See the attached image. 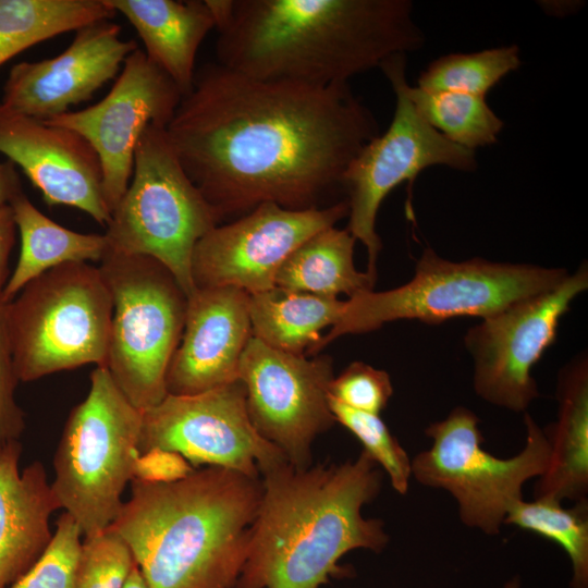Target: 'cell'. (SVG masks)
<instances>
[{
    "mask_svg": "<svg viewBox=\"0 0 588 588\" xmlns=\"http://www.w3.org/2000/svg\"><path fill=\"white\" fill-rule=\"evenodd\" d=\"M115 14L107 0H0V65L38 42Z\"/></svg>",
    "mask_w": 588,
    "mask_h": 588,
    "instance_id": "26",
    "label": "cell"
},
{
    "mask_svg": "<svg viewBox=\"0 0 588 588\" xmlns=\"http://www.w3.org/2000/svg\"><path fill=\"white\" fill-rule=\"evenodd\" d=\"M10 206L21 236L17 262L2 294L4 303L40 274L68 262L101 261L109 252L105 234L64 228L39 211L23 192Z\"/></svg>",
    "mask_w": 588,
    "mask_h": 588,
    "instance_id": "23",
    "label": "cell"
},
{
    "mask_svg": "<svg viewBox=\"0 0 588 588\" xmlns=\"http://www.w3.org/2000/svg\"><path fill=\"white\" fill-rule=\"evenodd\" d=\"M526 444L510 458L482 449L479 418L457 406L426 428L428 450L412 460V476L422 486L448 491L457 502L462 523L494 536L509 510L523 499L524 485L544 471L550 453L546 432L525 414Z\"/></svg>",
    "mask_w": 588,
    "mask_h": 588,
    "instance_id": "10",
    "label": "cell"
},
{
    "mask_svg": "<svg viewBox=\"0 0 588 588\" xmlns=\"http://www.w3.org/2000/svg\"><path fill=\"white\" fill-rule=\"evenodd\" d=\"M392 394L389 373L363 362L348 365L329 388V395L340 403L376 415L385 408Z\"/></svg>",
    "mask_w": 588,
    "mask_h": 588,
    "instance_id": "33",
    "label": "cell"
},
{
    "mask_svg": "<svg viewBox=\"0 0 588 588\" xmlns=\"http://www.w3.org/2000/svg\"><path fill=\"white\" fill-rule=\"evenodd\" d=\"M345 301L287 291L279 286L248 294L253 336L268 346L296 355L315 353L322 335L340 318Z\"/></svg>",
    "mask_w": 588,
    "mask_h": 588,
    "instance_id": "24",
    "label": "cell"
},
{
    "mask_svg": "<svg viewBox=\"0 0 588 588\" xmlns=\"http://www.w3.org/2000/svg\"><path fill=\"white\" fill-rule=\"evenodd\" d=\"M22 444L0 448V588H10L39 559L53 532L49 520L60 504L44 464L20 470Z\"/></svg>",
    "mask_w": 588,
    "mask_h": 588,
    "instance_id": "20",
    "label": "cell"
},
{
    "mask_svg": "<svg viewBox=\"0 0 588 588\" xmlns=\"http://www.w3.org/2000/svg\"><path fill=\"white\" fill-rule=\"evenodd\" d=\"M23 192L15 164L10 160L0 162V207L10 205Z\"/></svg>",
    "mask_w": 588,
    "mask_h": 588,
    "instance_id": "37",
    "label": "cell"
},
{
    "mask_svg": "<svg viewBox=\"0 0 588 588\" xmlns=\"http://www.w3.org/2000/svg\"><path fill=\"white\" fill-rule=\"evenodd\" d=\"M123 588H150L137 564L131 569Z\"/></svg>",
    "mask_w": 588,
    "mask_h": 588,
    "instance_id": "38",
    "label": "cell"
},
{
    "mask_svg": "<svg viewBox=\"0 0 588 588\" xmlns=\"http://www.w3.org/2000/svg\"><path fill=\"white\" fill-rule=\"evenodd\" d=\"M137 48L135 40L121 38V26L111 20L84 25L62 53L12 66L1 103L40 121L59 117L93 98Z\"/></svg>",
    "mask_w": 588,
    "mask_h": 588,
    "instance_id": "17",
    "label": "cell"
},
{
    "mask_svg": "<svg viewBox=\"0 0 588 588\" xmlns=\"http://www.w3.org/2000/svg\"><path fill=\"white\" fill-rule=\"evenodd\" d=\"M257 431L296 467H307L315 438L335 421L329 407L333 380L328 356L313 359L248 341L238 368Z\"/></svg>",
    "mask_w": 588,
    "mask_h": 588,
    "instance_id": "14",
    "label": "cell"
},
{
    "mask_svg": "<svg viewBox=\"0 0 588 588\" xmlns=\"http://www.w3.org/2000/svg\"><path fill=\"white\" fill-rule=\"evenodd\" d=\"M504 525L537 534L559 544L572 563L571 588H588L587 500L563 507L552 498L517 501L507 512Z\"/></svg>",
    "mask_w": 588,
    "mask_h": 588,
    "instance_id": "28",
    "label": "cell"
},
{
    "mask_svg": "<svg viewBox=\"0 0 588 588\" xmlns=\"http://www.w3.org/2000/svg\"><path fill=\"white\" fill-rule=\"evenodd\" d=\"M502 588H520L519 577H513L512 579L506 581Z\"/></svg>",
    "mask_w": 588,
    "mask_h": 588,
    "instance_id": "39",
    "label": "cell"
},
{
    "mask_svg": "<svg viewBox=\"0 0 588 588\" xmlns=\"http://www.w3.org/2000/svg\"><path fill=\"white\" fill-rule=\"evenodd\" d=\"M230 588H236L235 585L233 587H230Z\"/></svg>",
    "mask_w": 588,
    "mask_h": 588,
    "instance_id": "40",
    "label": "cell"
},
{
    "mask_svg": "<svg viewBox=\"0 0 588 588\" xmlns=\"http://www.w3.org/2000/svg\"><path fill=\"white\" fill-rule=\"evenodd\" d=\"M520 65L516 45L434 59L417 79L427 91H458L486 97L489 90Z\"/></svg>",
    "mask_w": 588,
    "mask_h": 588,
    "instance_id": "29",
    "label": "cell"
},
{
    "mask_svg": "<svg viewBox=\"0 0 588 588\" xmlns=\"http://www.w3.org/2000/svg\"><path fill=\"white\" fill-rule=\"evenodd\" d=\"M16 377L7 323V303H0V448L20 440L25 429V414L15 396Z\"/></svg>",
    "mask_w": 588,
    "mask_h": 588,
    "instance_id": "34",
    "label": "cell"
},
{
    "mask_svg": "<svg viewBox=\"0 0 588 588\" xmlns=\"http://www.w3.org/2000/svg\"><path fill=\"white\" fill-rule=\"evenodd\" d=\"M252 336L248 293L233 286L196 287L187 296L167 393L194 395L240 380V360Z\"/></svg>",
    "mask_w": 588,
    "mask_h": 588,
    "instance_id": "19",
    "label": "cell"
},
{
    "mask_svg": "<svg viewBox=\"0 0 588 588\" xmlns=\"http://www.w3.org/2000/svg\"><path fill=\"white\" fill-rule=\"evenodd\" d=\"M181 99L175 83L137 48L99 102L44 122L75 131L91 145L101 163L103 197L112 213L130 184L139 137L149 124L166 128Z\"/></svg>",
    "mask_w": 588,
    "mask_h": 588,
    "instance_id": "16",
    "label": "cell"
},
{
    "mask_svg": "<svg viewBox=\"0 0 588 588\" xmlns=\"http://www.w3.org/2000/svg\"><path fill=\"white\" fill-rule=\"evenodd\" d=\"M568 273L564 268L479 257L452 261L427 247L407 283L383 292L364 291L345 301L340 318L315 353L344 334L373 331L396 320L438 323L457 317L483 319L555 287Z\"/></svg>",
    "mask_w": 588,
    "mask_h": 588,
    "instance_id": "5",
    "label": "cell"
},
{
    "mask_svg": "<svg viewBox=\"0 0 588 588\" xmlns=\"http://www.w3.org/2000/svg\"><path fill=\"white\" fill-rule=\"evenodd\" d=\"M404 95L418 115L450 142L475 151L493 145L503 121L486 97L458 91H427L407 84L405 70L400 75Z\"/></svg>",
    "mask_w": 588,
    "mask_h": 588,
    "instance_id": "27",
    "label": "cell"
},
{
    "mask_svg": "<svg viewBox=\"0 0 588 588\" xmlns=\"http://www.w3.org/2000/svg\"><path fill=\"white\" fill-rule=\"evenodd\" d=\"M348 215L346 199L331 206L287 209L264 203L236 220L218 224L196 244V287L233 286L248 294L275 286V274L302 243Z\"/></svg>",
    "mask_w": 588,
    "mask_h": 588,
    "instance_id": "15",
    "label": "cell"
},
{
    "mask_svg": "<svg viewBox=\"0 0 588 588\" xmlns=\"http://www.w3.org/2000/svg\"><path fill=\"white\" fill-rule=\"evenodd\" d=\"M260 477L215 466L182 480H131L111 528L131 549L150 588H230L247 558Z\"/></svg>",
    "mask_w": 588,
    "mask_h": 588,
    "instance_id": "4",
    "label": "cell"
},
{
    "mask_svg": "<svg viewBox=\"0 0 588 588\" xmlns=\"http://www.w3.org/2000/svg\"><path fill=\"white\" fill-rule=\"evenodd\" d=\"M379 68L395 95L394 114L385 132L360 149L343 176L348 206L346 230L366 247L367 273L373 279L382 247L376 220L389 193L401 183L413 181L429 167L444 166L469 172L478 166L475 151L446 139L418 115L404 95L400 75L406 68V54L389 57Z\"/></svg>",
    "mask_w": 588,
    "mask_h": 588,
    "instance_id": "11",
    "label": "cell"
},
{
    "mask_svg": "<svg viewBox=\"0 0 588 588\" xmlns=\"http://www.w3.org/2000/svg\"><path fill=\"white\" fill-rule=\"evenodd\" d=\"M217 62L245 75L328 86L416 51L409 0H206Z\"/></svg>",
    "mask_w": 588,
    "mask_h": 588,
    "instance_id": "2",
    "label": "cell"
},
{
    "mask_svg": "<svg viewBox=\"0 0 588 588\" xmlns=\"http://www.w3.org/2000/svg\"><path fill=\"white\" fill-rule=\"evenodd\" d=\"M138 449L174 451L194 468L222 467L250 477L287 461L253 425L241 380L194 395L168 393L142 411Z\"/></svg>",
    "mask_w": 588,
    "mask_h": 588,
    "instance_id": "13",
    "label": "cell"
},
{
    "mask_svg": "<svg viewBox=\"0 0 588 588\" xmlns=\"http://www.w3.org/2000/svg\"><path fill=\"white\" fill-rule=\"evenodd\" d=\"M166 132L220 222L264 203L322 208L379 124L348 83L262 79L216 62L195 72Z\"/></svg>",
    "mask_w": 588,
    "mask_h": 588,
    "instance_id": "1",
    "label": "cell"
},
{
    "mask_svg": "<svg viewBox=\"0 0 588 588\" xmlns=\"http://www.w3.org/2000/svg\"><path fill=\"white\" fill-rule=\"evenodd\" d=\"M329 407L334 420L350 430L363 451L387 473L393 489L406 494L413 477L412 460L379 415L351 408L330 395Z\"/></svg>",
    "mask_w": 588,
    "mask_h": 588,
    "instance_id": "30",
    "label": "cell"
},
{
    "mask_svg": "<svg viewBox=\"0 0 588 588\" xmlns=\"http://www.w3.org/2000/svg\"><path fill=\"white\" fill-rule=\"evenodd\" d=\"M16 224L10 205L0 207V303L10 278L9 259L15 243Z\"/></svg>",
    "mask_w": 588,
    "mask_h": 588,
    "instance_id": "36",
    "label": "cell"
},
{
    "mask_svg": "<svg viewBox=\"0 0 588 588\" xmlns=\"http://www.w3.org/2000/svg\"><path fill=\"white\" fill-rule=\"evenodd\" d=\"M0 152L22 168L48 206H70L100 225L111 219L102 168L78 133L13 111L0 102Z\"/></svg>",
    "mask_w": 588,
    "mask_h": 588,
    "instance_id": "18",
    "label": "cell"
},
{
    "mask_svg": "<svg viewBox=\"0 0 588 588\" xmlns=\"http://www.w3.org/2000/svg\"><path fill=\"white\" fill-rule=\"evenodd\" d=\"M588 289L581 265L555 287L481 319L464 336L474 360V389L486 402L524 412L539 396L534 366L556 339L561 318Z\"/></svg>",
    "mask_w": 588,
    "mask_h": 588,
    "instance_id": "12",
    "label": "cell"
},
{
    "mask_svg": "<svg viewBox=\"0 0 588 588\" xmlns=\"http://www.w3.org/2000/svg\"><path fill=\"white\" fill-rule=\"evenodd\" d=\"M356 240L346 229L322 230L294 249L279 268L274 284L281 289L338 297L372 290L376 279L354 265Z\"/></svg>",
    "mask_w": 588,
    "mask_h": 588,
    "instance_id": "25",
    "label": "cell"
},
{
    "mask_svg": "<svg viewBox=\"0 0 588 588\" xmlns=\"http://www.w3.org/2000/svg\"><path fill=\"white\" fill-rule=\"evenodd\" d=\"M135 564L131 549L111 527L84 537L76 588H123Z\"/></svg>",
    "mask_w": 588,
    "mask_h": 588,
    "instance_id": "32",
    "label": "cell"
},
{
    "mask_svg": "<svg viewBox=\"0 0 588 588\" xmlns=\"http://www.w3.org/2000/svg\"><path fill=\"white\" fill-rule=\"evenodd\" d=\"M195 469L177 452L150 449L139 453L134 463L132 479L150 483H171L184 479Z\"/></svg>",
    "mask_w": 588,
    "mask_h": 588,
    "instance_id": "35",
    "label": "cell"
},
{
    "mask_svg": "<svg viewBox=\"0 0 588 588\" xmlns=\"http://www.w3.org/2000/svg\"><path fill=\"white\" fill-rule=\"evenodd\" d=\"M136 29L147 58L177 86L182 97L192 88L197 51L216 28L206 0H107Z\"/></svg>",
    "mask_w": 588,
    "mask_h": 588,
    "instance_id": "21",
    "label": "cell"
},
{
    "mask_svg": "<svg viewBox=\"0 0 588 588\" xmlns=\"http://www.w3.org/2000/svg\"><path fill=\"white\" fill-rule=\"evenodd\" d=\"M113 299L106 368L138 409L160 403L185 323L187 296L173 274L144 255L108 252L99 267Z\"/></svg>",
    "mask_w": 588,
    "mask_h": 588,
    "instance_id": "9",
    "label": "cell"
},
{
    "mask_svg": "<svg viewBox=\"0 0 588 588\" xmlns=\"http://www.w3.org/2000/svg\"><path fill=\"white\" fill-rule=\"evenodd\" d=\"M558 419L544 430L547 467L535 483V498L585 501L588 492V362L580 355L561 370Z\"/></svg>",
    "mask_w": 588,
    "mask_h": 588,
    "instance_id": "22",
    "label": "cell"
},
{
    "mask_svg": "<svg viewBox=\"0 0 588 588\" xmlns=\"http://www.w3.org/2000/svg\"><path fill=\"white\" fill-rule=\"evenodd\" d=\"M142 411L113 381L106 367L90 375L89 391L71 411L53 457L50 482L60 507L84 537L111 526L139 455Z\"/></svg>",
    "mask_w": 588,
    "mask_h": 588,
    "instance_id": "6",
    "label": "cell"
},
{
    "mask_svg": "<svg viewBox=\"0 0 588 588\" xmlns=\"http://www.w3.org/2000/svg\"><path fill=\"white\" fill-rule=\"evenodd\" d=\"M82 537L78 524L64 512L42 554L10 588H76Z\"/></svg>",
    "mask_w": 588,
    "mask_h": 588,
    "instance_id": "31",
    "label": "cell"
},
{
    "mask_svg": "<svg viewBox=\"0 0 588 588\" xmlns=\"http://www.w3.org/2000/svg\"><path fill=\"white\" fill-rule=\"evenodd\" d=\"M260 476L261 499L236 588H320L351 575L339 563L347 552H380L388 543L383 522L362 514L382 480L366 452L313 467L285 461Z\"/></svg>",
    "mask_w": 588,
    "mask_h": 588,
    "instance_id": "3",
    "label": "cell"
},
{
    "mask_svg": "<svg viewBox=\"0 0 588 588\" xmlns=\"http://www.w3.org/2000/svg\"><path fill=\"white\" fill-rule=\"evenodd\" d=\"M113 299L99 269L68 262L28 282L7 303L13 366L30 382L87 364L106 366Z\"/></svg>",
    "mask_w": 588,
    "mask_h": 588,
    "instance_id": "7",
    "label": "cell"
},
{
    "mask_svg": "<svg viewBox=\"0 0 588 588\" xmlns=\"http://www.w3.org/2000/svg\"><path fill=\"white\" fill-rule=\"evenodd\" d=\"M218 224L215 210L184 171L166 128L147 125L135 147L133 177L107 224L109 250L155 258L188 296L196 289L194 248Z\"/></svg>",
    "mask_w": 588,
    "mask_h": 588,
    "instance_id": "8",
    "label": "cell"
}]
</instances>
